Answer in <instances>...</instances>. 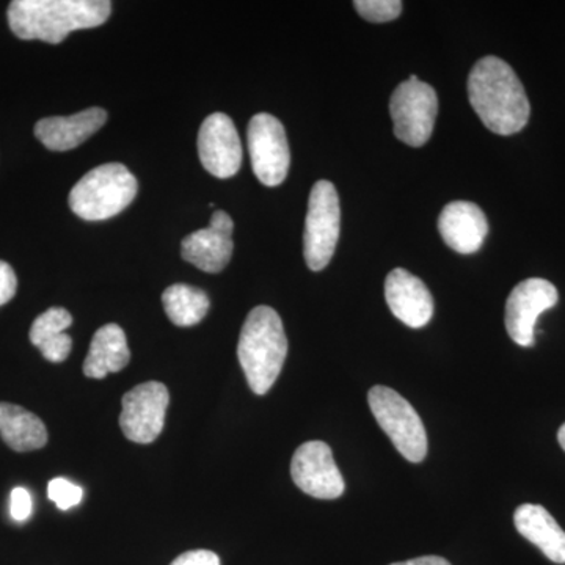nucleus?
I'll return each mask as SVG.
<instances>
[{
  "instance_id": "nucleus-1",
  "label": "nucleus",
  "mask_w": 565,
  "mask_h": 565,
  "mask_svg": "<svg viewBox=\"0 0 565 565\" xmlns=\"http://www.w3.org/2000/svg\"><path fill=\"white\" fill-rule=\"evenodd\" d=\"M468 98L490 132L512 136L522 131L531 115L522 81L509 63L487 55L468 76Z\"/></svg>"
},
{
  "instance_id": "nucleus-2",
  "label": "nucleus",
  "mask_w": 565,
  "mask_h": 565,
  "mask_svg": "<svg viewBox=\"0 0 565 565\" xmlns=\"http://www.w3.org/2000/svg\"><path fill=\"white\" fill-rule=\"evenodd\" d=\"M110 13L109 0H13L9 24L18 39L58 44L71 32L99 28Z\"/></svg>"
},
{
  "instance_id": "nucleus-3",
  "label": "nucleus",
  "mask_w": 565,
  "mask_h": 565,
  "mask_svg": "<svg viewBox=\"0 0 565 565\" xmlns=\"http://www.w3.org/2000/svg\"><path fill=\"white\" fill-rule=\"evenodd\" d=\"M288 355V338L280 315L270 307L253 308L237 344V359L253 393L264 396L273 388Z\"/></svg>"
},
{
  "instance_id": "nucleus-4",
  "label": "nucleus",
  "mask_w": 565,
  "mask_h": 565,
  "mask_svg": "<svg viewBox=\"0 0 565 565\" xmlns=\"http://www.w3.org/2000/svg\"><path fill=\"white\" fill-rule=\"evenodd\" d=\"M139 184L122 163L96 167L70 193V207L77 217L88 222L107 221L129 206Z\"/></svg>"
},
{
  "instance_id": "nucleus-5",
  "label": "nucleus",
  "mask_w": 565,
  "mask_h": 565,
  "mask_svg": "<svg viewBox=\"0 0 565 565\" xmlns=\"http://www.w3.org/2000/svg\"><path fill=\"white\" fill-rule=\"evenodd\" d=\"M371 412L388 435L394 448L408 462H423L427 456V434L412 404L388 386L375 385L367 393Z\"/></svg>"
},
{
  "instance_id": "nucleus-6",
  "label": "nucleus",
  "mask_w": 565,
  "mask_h": 565,
  "mask_svg": "<svg viewBox=\"0 0 565 565\" xmlns=\"http://www.w3.org/2000/svg\"><path fill=\"white\" fill-rule=\"evenodd\" d=\"M341 230L340 196L330 181L316 182L308 200L303 255L315 273L326 269L337 250Z\"/></svg>"
},
{
  "instance_id": "nucleus-7",
  "label": "nucleus",
  "mask_w": 565,
  "mask_h": 565,
  "mask_svg": "<svg viewBox=\"0 0 565 565\" xmlns=\"http://www.w3.org/2000/svg\"><path fill=\"white\" fill-rule=\"evenodd\" d=\"M394 134L408 147H423L434 132L438 98L434 87L412 74L401 82L390 99Z\"/></svg>"
},
{
  "instance_id": "nucleus-8",
  "label": "nucleus",
  "mask_w": 565,
  "mask_h": 565,
  "mask_svg": "<svg viewBox=\"0 0 565 565\" xmlns=\"http://www.w3.org/2000/svg\"><path fill=\"white\" fill-rule=\"evenodd\" d=\"M253 172L267 188L280 185L291 166L288 137L280 120L269 114L252 118L247 131Z\"/></svg>"
},
{
  "instance_id": "nucleus-9",
  "label": "nucleus",
  "mask_w": 565,
  "mask_h": 565,
  "mask_svg": "<svg viewBox=\"0 0 565 565\" xmlns=\"http://www.w3.org/2000/svg\"><path fill=\"white\" fill-rule=\"evenodd\" d=\"M170 394L159 382L137 385L122 396L120 427L134 444L150 445L161 435Z\"/></svg>"
},
{
  "instance_id": "nucleus-10",
  "label": "nucleus",
  "mask_w": 565,
  "mask_h": 565,
  "mask_svg": "<svg viewBox=\"0 0 565 565\" xmlns=\"http://www.w3.org/2000/svg\"><path fill=\"white\" fill-rule=\"evenodd\" d=\"M559 294L544 278H527L512 289L505 302V329L514 343L522 348L534 344V327L539 316L555 307Z\"/></svg>"
},
{
  "instance_id": "nucleus-11",
  "label": "nucleus",
  "mask_w": 565,
  "mask_h": 565,
  "mask_svg": "<svg viewBox=\"0 0 565 565\" xmlns=\"http://www.w3.org/2000/svg\"><path fill=\"white\" fill-rule=\"evenodd\" d=\"M291 476L303 493L318 500H337L344 493V479L334 463L332 448L323 441H308L297 448Z\"/></svg>"
},
{
  "instance_id": "nucleus-12",
  "label": "nucleus",
  "mask_w": 565,
  "mask_h": 565,
  "mask_svg": "<svg viewBox=\"0 0 565 565\" xmlns=\"http://www.w3.org/2000/svg\"><path fill=\"white\" fill-rule=\"evenodd\" d=\"M199 154L212 177L232 178L243 166V143L228 115L217 111L203 121L199 132Z\"/></svg>"
},
{
  "instance_id": "nucleus-13",
  "label": "nucleus",
  "mask_w": 565,
  "mask_h": 565,
  "mask_svg": "<svg viewBox=\"0 0 565 565\" xmlns=\"http://www.w3.org/2000/svg\"><path fill=\"white\" fill-rule=\"evenodd\" d=\"M234 223L225 211L212 214L207 228L199 230L182 239L181 255L203 273H222L232 259Z\"/></svg>"
},
{
  "instance_id": "nucleus-14",
  "label": "nucleus",
  "mask_w": 565,
  "mask_h": 565,
  "mask_svg": "<svg viewBox=\"0 0 565 565\" xmlns=\"http://www.w3.org/2000/svg\"><path fill=\"white\" fill-rule=\"evenodd\" d=\"M385 299L392 313L412 329H422L433 319V294L408 270L394 269L388 274L385 280Z\"/></svg>"
},
{
  "instance_id": "nucleus-15",
  "label": "nucleus",
  "mask_w": 565,
  "mask_h": 565,
  "mask_svg": "<svg viewBox=\"0 0 565 565\" xmlns=\"http://www.w3.org/2000/svg\"><path fill=\"white\" fill-rule=\"evenodd\" d=\"M438 232L449 248L460 255H471L484 244L489 222L478 204L452 202L446 204L438 217Z\"/></svg>"
},
{
  "instance_id": "nucleus-16",
  "label": "nucleus",
  "mask_w": 565,
  "mask_h": 565,
  "mask_svg": "<svg viewBox=\"0 0 565 565\" xmlns=\"http://www.w3.org/2000/svg\"><path fill=\"white\" fill-rule=\"evenodd\" d=\"M106 121L107 111L92 107L71 117L43 118L36 122L35 136L47 150L68 151L98 132Z\"/></svg>"
},
{
  "instance_id": "nucleus-17",
  "label": "nucleus",
  "mask_w": 565,
  "mask_h": 565,
  "mask_svg": "<svg viewBox=\"0 0 565 565\" xmlns=\"http://www.w3.org/2000/svg\"><path fill=\"white\" fill-rule=\"evenodd\" d=\"M514 523L516 531L537 546L550 561L565 564V531L544 505H520L514 514Z\"/></svg>"
},
{
  "instance_id": "nucleus-18",
  "label": "nucleus",
  "mask_w": 565,
  "mask_h": 565,
  "mask_svg": "<svg viewBox=\"0 0 565 565\" xmlns=\"http://www.w3.org/2000/svg\"><path fill=\"white\" fill-rule=\"evenodd\" d=\"M131 360L128 341L120 326L107 323L93 337L90 352L84 362V374L104 379L107 374L125 370Z\"/></svg>"
},
{
  "instance_id": "nucleus-19",
  "label": "nucleus",
  "mask_w": 565,
  "mask_h": 565,
  "mask_svg": "<svg viewBox=\"0 0 565 565\" xmlns=\"http://www.w3.org/2000/svg\"><path fill=\"white\" fill-rule=\"evenodd\" d=\"M0 435L17 452L36 451L47 444L44 423L20 405L0 403Z\"/></svg>"
},
{
  "instance_id": "nucleus-20",
  "label": "nucleus",
  "mask_w": 565,
  "mask_h": 565,
  "mask_svg": "<svg viewBox=\"0 0 565 565\" xmlns=\"http://www.w3.org/2000/svg\"><path fill=\"white\" fill-rule=\"evenodd\" d=\"M162 303L170 321L178 327H192L202 322L211 302L202 289L189 285H173L162 294Z\"/></svg>"
},
{
  "instance_id": "nucleus-21",
  "label": "nucleus",
  "mask_w": 565,
  "mask_h": 565,
  "mask_svg": "<svg viewBox=\"0 0 565 565\" xmlns=\"http://www.w3.org/2000/svg\"><path fill=\"white\" fill-rule=\"evenodd\" d=\"M71 323H73V316L65 308H50V310L44 311L32 323V344L41 348V345L50 343V341L65 333V330L70 329Z\"/></svg>"
},
{
  "instance_id": "nucleus-22",
  "label": "nucleus",
  "mask_w": 565,
  "mask_h": 565,
  "mask_svg": "<svg viewBox=\"0 0 565 565\" xmlns=\"http://www.w3.org/2000/svg\"><path fill=\"white\" fill-rule=\"evenodd\" d=\"M353 7L360 17L370 22H390L403 13V2L399 0H355Z\"/></svg>"
},
{
  "instance_id": "nucleus-23",
  "label": "nucleus",
  "mask_w": 565,
  "mask_h": 565,
  "mask_svg": "<svg viewBox=\"0 0 565 565\" xmlns=\"http://www.w3.org/2000/svg\"><path fill=\"white\" fill-rule=\"evenodd\" d=\"M47 497L61 511H68V509L76 508L81 503L82 498H84V490L68 481V479L55 478L47 484Z\"/></svg>"
},
{
  "instance_id": "nucleus-24",
  "label": "nucleus",
  "mask_w": 565,
  "mask_h": 565,
  "mask_svg": "<svg viewBox=\"0 0 565 565\" xmlns=\"http://www.w3.org/2000/svg\"><path fill=\"white\" fill-rule=\"evenodd\" d=\"M33 503L31 493L24 487H17L10 494V515L14 522H25L31 519Z\"/></svg>"
},
{
  "instance_id": "nucleus-25",
  "label": "nucleus",
  "mask_w": 565,
  "mask_h": 565,
  "mask_svg": "<svg viewBox=\"0 0 565 565\" xmlns=\"http://www.w3.org/2000/svg\"><path fill=\"white\" fill-rule=\"evenodd\" d=\"M17 288L18 280L13 267L9 263L0 262V307L13 299Z\"/></svg>"
},
{
  "instance_id": "nucleus-26",
  "label": "nucleus",
  "mask_w": 565,
  "mask_h": 565,
  "mask_svg": "<svg viewBox=\"0 0 565 565\" xmlns=\"http://www.w3.org/2000/svg\"><path fill=\"white\" fill-rule=\"evenodd\" d=\"M170 565H221V559L210 550H193L178 556Z\"/></svg>"
},
{
  "instance_id": "nucleus-27",
  "label": "nucleus",
  "mask_w": 565,
  "mask_h": 565,
  "mask_svg": "<svg viewBox=\"0 0 565 565\" xmlns=\"http://www.w3.org/2000/svg\"><path fill=\"white\" fill-rule=\"evenodd\" d=\"M392 565H451L440 556H423L416 559L405 561V563H394Z\"/></svg>"
},
{
  "instance_id": "nucleus-28",
  "label": "nucleus",
  "mask_w": 565,
  "mask_h": 565,
  "mask_svg": "<svg viewBox=\"0 0 565 565\" xmlns=\"http://www.w3.org/2000/svg\"><path fill=\"white\" fill-rule=\"evenodd\" d=\"M557 440H559V445L563 446L565 451V423L561 426L559 433H557Z\"/></svg>"
}]
</instances>
